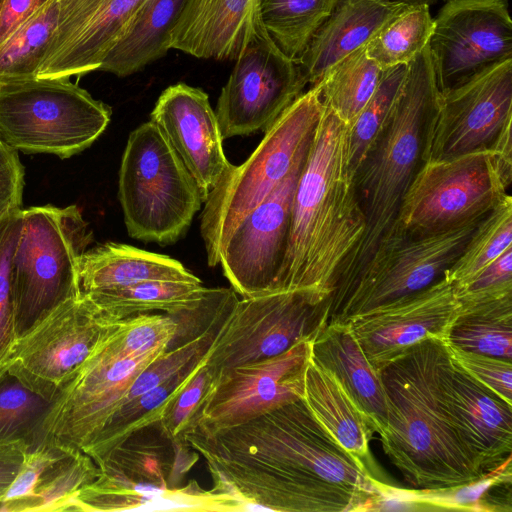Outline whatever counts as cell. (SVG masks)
<instances>
[{
    "mask_svg": "<svg viewBox=\"0 0 512 512\" xmlns=\"http://www.w3.org/2000/svg\"><path fill=\"white\" fill-rule=\"evenodd\" d=\"M184 438L205 459L212 490L237 499L243 511H365L379 492L364 462L302 399L210 437Z\"/></svg>",
    "mask_w": 512,
    "mask_h": 512,
    "instance_id": "obj_1",
    "label": "cell"
},
{
    "mask_svg": "<svg viewBox=\"0 0 512 512\" xmlns=\"http://www.w3.org/2000/svg\"><path fill=\"white\" fill-rule=\"evenodd\" d=\"M349 129L324 106L294 192L278 291L330 301L342 267L364 234L365 218L349 166Z\"/></svg>",
    "mask_w": 512,
    "mask_h": 512,
    "instance_id": "obj_2",
    "label": "cell"
},
{
    "mask_svg": "<svg viewBox=\"0 0 512 512\" xmlns=\"http://www.w3.org/2000/svg\"><path fill=\"white\" fill-rule=\"evenodd\" d=\"M445 341L424 340L381 370L387 424L383 451L413 489H443L482 478L442 404L438 374Z\"/></svg>",
    "mask_w": 512,
    "mask_h": 512,
    "instance_id": "obj_3",
    "label": "cell"
},
{
    "mask_svg": "<svg viewBox=\"0 0 512 512\" xmlns=\"http://www.w3.org/2000/svg\"><path fill=\"white\" fill-rule=\"evenodd\" d=\"M438 91L427 45L407 64L384 128L354 175L365 230L342 267L330 298L329 316L345 301L398 219L420 165L424 123Z\"/></svg>",
    "mask_w": 512,
    "mask_h": 512,
    "instance_id": "obj_4",
    "label": "cell"
},
{
    "mask_svg": "<svg viewBox=\"0 0 512 512\" xmlns=\"http://www.w3.org/2000/svg\"><path fill=\"white\" fill-rule=\"evenodd\" d=\"M323 109L318 85L303 92L265 131L249 158L239 166L231 164L208 194L200 232L210 267L219 264L222 247L236 226L288 175L309 148Z\"/></svg>",
    "mask_w": 512,
    "mask_h": 512,
    "instance_id": "obj_5",
    "label": "cell"
},
{
    "mask_svg": "<svg viewBox=\"0 0 512 512\" xmlns=\"http://www.w3.org/2000/svg\"><path fill=\"white\" fill-rule=\"evenodd\" d=\"M118 198L128 235L159 245L177 242L204 203L195 179L150 120L129 134Z\"/></svg>",
    "mask_w": 512,
    "mask_h": 512,
    "instance_id": "obj_6",
    "label": "cell"
},
{
    "mask_svg": "<svg viewBox=\"0 0 512 512\" xmlns=\"http://www.w3.org/2000/svg\"><path fill=\"white\" fill-rule=\"evenodd\" d=\"M91 241L92 233L75 205L23 209L11 263L17 337L78 293L79 259Z\"/></svg>",
    "mask_w": 512,
    "mask_h": 512,
    "instance_id": "obj_7",
    "label": "cell"
},
{
    "mask_svg": "<svg viewBox=\"0 0 512 512\" xmlns=\"http://www.w3.org/2000/svg\"><path fill=\"white\" fill-rule=\"evenodd\" d=\"M111 115L107 104L70 78L0 85V140L23 153L76 155L105 131Z\"/></svg>",
    "mask_w": 512,
    "mask_h": 512,
    "instance_id": "obj_8",
    "label": "cell"
},
{
    "mask_svg": "<svg viewBox=\"0 0 512 512\" xmlns=\"http://www.w3.org/2000/svg\"><path fill=\"white\" fill-rule=\"evenodd\" d=\"M511 180L512 173L491 147L420 162L386 240L397 234H433L481 220L509 194Z\"/></svg>",
    "mask_w": 512,
    "mask_h": 512,
    "instance_id": "obj_9",
    "label": "cell"
},
{
    "mask_svg": "<svg viewBox=\"0 0 512 512\" xmlns=\"http://www.w3.org/2000/svg\"><path fill=\"white\" fill-rule=\"evenodd\" d=\"M198 453L160 424L133 433L98 461L99 473L75 498V511L165 510Z\"/></svg>",
    "mask_w": 512,
    "mask_h": 512,
    "instance_id": "obj_10",
    "label": "cell"
},
{
    "mask_svg": "<svg viewBox=\"0 0 512 512\" xmlns=\"http://www.w3.org/2000/svg\"><path fill=\"white\" fill-rule=\"evenodd\" d=\"M330 301L300 291L279 290L237 300L204 355L213 375L283 353L313 338L329 320Z\"/></svg>",
    "mask_w": 512,
    "mask_h": 512,
    "instance_id": "obj_11",
    "label": "cell"
},
{
    "mask_svg": "<svg viewBox=\"0 0 512 512\" xmlns=\"http://www.w3.org/2000/svg\"><path fill=\"white\" fill-rule=\"evenodd\" d=\"M114 323L78 292L17 337L6 370L53 402Z\"/></svg>",
    "mask_w": 512,
    "mask_h": 512,
    "instance_id": "obj_12",
    "label": "cell"
},
{
    "mask_svg": "<svg viewBox=\"0 0 512 512\" xmlns=\"http://www.w3.org/2000/svg\"><path fill=\"white\" fill-rule=\"evenodd\" d=\"M312 339H302L276 356L216 373L186 433L210 437L303 399Z\"/></svg>",
    "mask_w": 512,
    "mask_h": 512,
    "instance_id": "obj_13",
    "label": "cell"
},
{
    "mask_svg": "<svg viewBox=\"0 0 512 512\" xmlns=\"http://www.w3.org/2000/svg\"><path fill=\"white\" fill-rule=\"evenodd\" d=\"M168 348L119 357L98 343L53 400L42 424L40 443L85 453L121 405L136 377Z\"/></svg>",
    "mask_w": 512,
    "mask_h": 512,
    "instance_id": "obj_14",
    "label": "cell"
},
{
    "mask_svg": "<svg viewBox=\"0 0 512 512\" xmlns=\"http://www.w3.org/2000/svg\"><path fill=\"white\" fill-rule=\"evenodd\" d=\"M481 220L433 234H397L390 237L378 248L345 301L329 320L348 321L379 305L428 287L459 257Z\"/></svg>",
    "mask_w": 512,
    "mask_h": 512,
    "instance_id": "obj_15",
    "label": "cell"
},
{
    "mask_svg": "<svg viewBox=\"0 0 512 512\" xmlns=\"http://www.w3.org/2000/svg\"><path fill=\"white\" fill-rule=\"evenodd\" d=\"M512 120V60L434 96L427 111L421 161L489 148Z\"/></svg>",
    "mask_w": 512,
    "mask_h": 512,
    "instance_id": "obj_16",
    "label": "cell"
},
{
    "mask_svg": "<svg viewBox=\"0 0 512 512\" xmlns=\"http://www.w3.org/2000/svg\"><path fill=\"white\" fill-rule=\"evenodd\" d=\"M440 93L512 60L507 0H447L428 43Z\"/></svg>",
    "mask_w": 512,
    "mask_h": 512,
    "instance_id": "obj_17",
    "label": "cell"
},
{
    "mask_svg": "<svg viewBox=\"0 0 512 512\" xmlns=\"http://www.w3.org/2000/svg\"><path fill=\"white\" fill-rule=\"evenodd\" d=\"M235 61L215 110L223 139L265 132L307 85L297 62L269 34Z\"/></svg>",
    "mask_w": 512,
    "mask_h": 512,
    "instance_id": "obj_18",
    "label": "cell"
},
{
    "mask_svg": "<svg viewBox=\"0 0 512 512\" xmlns=\"http://www.w3.org/2000/svg\"><path fill=\"white\" fill-rule=\"evenodd\" d=\"M308 149L272 192L242 219L222 247L219 264L231 288L243 298L278 291L294 192Z\"/></svg>",
    "mask_w": 512,
    "mask_h": 512,
    "instance_id": "obj_19",
    "label": "cell"
},
{
    "mask_svg": "<svg viewBox=\"0 0 512 512\" xmlns=\"http://www.w3.org/2000/svg\"><path fill=\"white\" fill-rule=\"evenodd\" d=\"M453 285L441 276L428 287L359 314L348 322L374 368L427 339L446 341L459 315Z\"/></svg>",
    "mask_w": 512,
    "mask_h": 512,
    "instance_id": "obj_20",
    "label": "cell"
},
{
    "mask_svg": "<svg viewBox=\"0 0 512 512\" xmlns=\"http://www.w3.org/2000/svg\"><path fill=\"white\" fill-rule=\"evenodd\" d=\"M438 388L460 441L482 474L511 460L512 405L456 366L447 349Z\"/></svg>",
    "mask_w": 512,
    "mask_h": 512,
    "instance_id": "obj_21",
    "label": "cell"
},
{
    "mask_svg": "<svg viewBox=\"0 0 512 512\" xmlns=\"http://www.w3.org/2000/svg\"><path fill=\"white\" fill-rule=\"evenodd\" d=\"M150 121L195 179L205 201L231 166L207 93L185 83L171 85L159 96Z\"/></svg>",
    "mask_w": 512,
    "mask_h": 512,
    "instance_id": "obj_22",
    "label": "cell"
},
{
    "mask_svg": "<svg viewBox=\"0 0 512 512\" xmlns=\"http://www.w3.org/2000/svg\"><path fill=\"white\" fill-rule=\"evenodd\" d=\"M267 34L261 0H185L169 46L197 58L236 60Z\"/></svg>",
    "mask_w": 512,
    "mask_h": 512,
    "instance_id": "obj_23",
    "label": "cell"
},
{
    "mask_svg": "<svg viewBox=\"0 0 512 512\" xmlns=\"http://www.w3.org/2000/svg\"><path fill=\"white\" fill-rule=\"evenodd\" d=\"M411 5L394 0H341L296 60L307 84L319 83L331 67L366 46Z\"/></svg>",
    "mask_w": 512,
    "mask_h": 512,
    "instance_id": "obj_24",
    "label": "cell"
},
{
    "mask_svg": "<svg viewBox=\"0 0 512 512\" xmlns=\"http://www.w3.org/2000/svg\"><path fill=\"white\" fill-rule=\"evenodd\" d=\"M147 1L104 0L76 30L48 45L36 77H80L98 70Z\"/></svg>",
    "mask_w": 512,
    "mask_h": 512,
    "instance_id": "obj_25",
    "label": "cell"
},
{
    "mask_svg": "<svg viewBox=\"0 0 512 512\" xmlns=\"http://www.w3.org/2000/svg\"><path fill=\"white\" fill-rule=\"evenodd\" d=\"M311 359L338 380L374 431L381 434L387 424L381 371L369 362L349 323L328 320L311 341Z\"/></svg>",
    "mask_w": 512,
    "mask_h": 512,
    "instance_id": "obj_26",
    "label": "cell"
},
{
    "mask_svg": "<svg viewBox=\"0 0 512 512\" xmlns=\"http://www.w3.org/2000/svg\"><path fill=\"white\" fill-rule=\"evenodd\" d=\"M143 281L201 282L174 258L122 243L95 246L79 259V294Z\"/></svg>",
    "mask_w": 512,
    "mask_h": 512,
    "instance_id": "obj_27",
    "label": "cell"
},
{
    "mask_svg": "<svg viewBox=\"0 0 512 512\" xmlns=\"http://www.w3.org/2000/svg\"><path fill=\"white\" fill-rule=\"evenodd\" d=\"M302 400L344 450L363 462L369 458L374 428L338 380L312 359Z\"/></svg>",
    "mask_w": 512,
    "mask_h": 512,
    "instance_id": "obj_28",
    "label": "cell"
},
{
    "mask_svg": "<svg viewBox=\"0 0 512 512\" xmlns=\"http://www.w3.org/2000/svg\"><path fill=\"white\" fill-rule=\"evenodd\" d=\"M211 291L202 282L143 281L80 295L108 320L119 321L141 313L193 311Z\"/></svg>",
    "mask_w": 512,
    "mask_h": 512,
    "instance_id": "obj_29",
    "label": "cell"
},
{
    "mask_svg": "<svg viewBox=\"0 0 512 512\" xmlns=\"http://www.w3.org/2000/svg\"><path fill=\"white\" fill-rule=\"evenodd\" d=\"M185 0H148L98 70L128 76L164 56Z\"/></svg>",
    "mask_w": 512,
    "mask_h": 512,
    "instance_id": "obj_30",
    "label": "cell"
},
{
    "mask_svg": "<svg viewBox=\"0 0 512 512\" xmlns=\"http://www.w3.org/2000/svg\"><path fill=\"white\" fill-rule=\"evenodd\" d=\"M202 358L194 359L157 387L123 402L85 453L97 463L133 433L158 424L172 394L189 379Z\"/></svg>",
    "mask_w": 512,
    "mask_h": 512,
    "instance_id": "obj_31",
    "label": "cell"
},
{
    "mask_svg": "<svg viewBox=\"0 0 512 512\" xmlns=\"http://www.w3.org/2000/svg\"><path fill=\"white\" fill-rule=\"evenodd\" d=\"M446 342L466 351L512 360V295L460 305Z\"/></svg>",
    "mask_w": 512,
    "mask_h": 512,
    "instance_id": "obj_32",
    "label": "cell"
},
{
    "mask_svg": "<svg viewBox=\"0 0 512 512\" xmlns=\"http://www.w3.org/2000/svg\"><path fill=\"white\" fill-rule=\"evenodd\" d=\"M98 473L89 455L72 450L45 471L28 496L0 503V512L75 511L77 494Z\"/></svg>",
    "mask_w": 512,
    "mask_h": 512,
    "instance_id": "obj_33",
    "label": "cell"
},
{
    "mask_svg": "<svg viewBox=\"0 0 512 512\" xmlns=\"http://www.w3.org/2000/svg\"><path fill=\"white\" fill-rule=\"evenodd\" d=\"M58 14L59 0H47L0 41V85L36 77Z\"/></svg>",
    "mask_w": 512,
    "mask_h": 512,
    "instance_id": "obj_34",
    "label": "cell"
},
{
    "mask_svg": "<svg viewBox=\"0 0 512 512\" xmlns=\"http://www.w3.org/2000/svg\"><path fill=\"white\" fill-rule=\"evenodd\" d=\"M381 74L364 46L331 67L316 85L324 106L351 126L376 90Z\"/></svg>",
    "mask_w": 512,
    "mask_h": 512,
    "instance_id": "obj_35",
    "label": "cell"
},
{
    "mask_svg": "<svg viewBox=\"0 0 512 512\" xmlns=\"http://www.w3.org/2000/svg\"><path fill=\"white\" fill-rule=\"evenodd\" d=\"M340 1L261 0V18L279 49L296 61Z\"/></svg>",
    "mask_w": 512,
    "mask_h": 512,
    "instance_id": "obj_36",
    "label": "cell"
},
{
    "mask_svg": "<svg viewBox=\"0 0 512 512\" xmlns=\"http://www.w3.org/2000/svg\"><path fill=\"white\" fill-rule=\"evenodd\" d=\"M512 247V198L506 195L477 225L463 251L443 275L454 288L473 279Z\"/></svg>",
    "mask_w": 512,
    "mask_h": 512,
    "instance_id": "obj_37",
    "label": "cell"
},
{
    "mask_svg": "<svg viewBox=\"0 0 512 512\" xmlns=\"http://www.w3.org/2000/svg\"><path fill=\"white\" fill-rule=\"evenodd\" d=\"M434 26L428 4H413L387 22L366 45L383 71L408 64L429 43Z\"/></svg>",
    "mask_w": 512,
    "mask_h": 512,
    "instance_id": "obj_38",
    "label": "cell"
},
{
    "mask_svg": "<svg viewBox=\"0 0 512 512\" xmlns=\"http://www.w3.org/2000/svg\"><path fill=\"white\" fill-rule=\"evenodd\" d=\"M51 404L6 370L0 379V448L38 445Z\"/></svg>",
    "mask_w": 512,
    "mask_h": 512,
    "instance_id": "obj_39",
    "label": "cell"
},
{
    "mask_svg": "<svg viewBox=\"0 0 512 512\" xmlns=\"http://www.w3.org/2000/svg\"><path fill=\"white\" fill-rule=\"evenodd\" d=\"M178 315L150 312L115 321L99 346L119 357L137 356L162 346L170 347L180 331Z\"/></svg>",
    "mask_w": 512,
    "mask_h": 512,
    "instance_id": "obj_40",
    "label": "cell"
},
{
    "mask_svg": "<svg viewBox=\"0 0 512 512\" xmlns=\"http://www.w3.org/2000/svg\"><path fill=\"white\" fill-rule=\"evenodd\" d=\"M407 64L382 71L373 95L349 129V166L353 174L379 137L391 113Z\"/></svg>",
    "mask_w": 512,
    "mask_h": 512,
    "instance_id": "obj_41",
    "label": "cell"
},
{
    "mask_svg": "<svg viewBox=\"0 0 512 512\" xmlns=\"http://www.w3.org/2000/svg\"><path fill=\"white\" fill-rule=\"evenodd\" d=\"M504 484H511V460L474 482L443 489H405V492L416 510L499 511L497 505L502 504L490 492Z\"/></svg>",
    "mask_w": 512,
    "mask_h": 512,
    "instance_id": "obj_42",
    "label": "cell"
},
{
    "mask_svg": "<svg viewBox=\"0 0 512 512\" xmlns=\"http://www.w3.org/2000/svg\"><path fill=\"white\" fill-rule=\"evenodd\" d=\"M23 209L0 214V365L5 366L17 339L11 285V263L20 236Z\"/></svg>",
    "mask_w": 512,
    "mask_h": 512,
    "instance_id": "obj_43",
    "label": "cell"
},
{
    "mask_svg": "<svg viewBox=\"0 0 512 512\" xmlns=\"http://www.w3.org/2000/svg\"><path fill=\"white\" fill-rule=\"evenodd\" d=\"M213 378L214 375L202 358L192 371L189 379L172 394L159 422L163 432L170 439L184 438V434L208 392Z\"/></svg>",
    "mask_w": 512,
    "mask_h": 512,
    "instance_id": "obj_44",
    "label": "cell"
},
{
    "mask_svg": "<svg viewBox=\"0 0 512 512\" xmlns=\"http://www.w3.org/2000/svg\"><path fill=\"white\" fill-rule=\"evenodd\" d=\"M445 344L456 366L512 405V360L466 351L446 341Z\"/></svg>",
    "mask_w": 512,
    "mask_h": 512,
    "instance_id": "obj_45",
    "label": "cell"
},
{
    "mask_svg": "<svg viewBox=\"0 0 512 512\" xmlns=\"http://www.w3.org/2000/svg\"><path fill=\"white\" fill-rule=\"evenodd\" d=\"M72 450L75 449H67L49 442H41L28 449L20 472L0 503L10 502L28 496L45 471L54 463L68 455Z\"/></svg>",
    "mask_w": 512,
    "mask_h": 512,
    "instance_id": "obj_46",
    "label": "cell"
},
{
    "mask_svg": "<svg viewBox=\"0 0 512 512\" xmlns=\"http://www.w3.org/2000/svg\"><path fill=\"white\" fill-rule=\"evenodd\" d=\"M24 167L18 151L0 140V214L21 208Z\"/></svg>",
    "mask_w": 512,
    "mask_h": 512,
    "instance_id": "obj_47",
    "label": "cell"
},
{
    "mask_svg": "<svg viewBox=\"0 0 512 512\" xmlns=\"http://www.w3.org/2000/svg\"><path fill=\"white\" fill-rule=\"evenodd\" d=\"M47 0H0V41L27 20Z\"/></svg>",
    "mask_w": 512,
    "mask_h": 512,
    "instance_id": "obj_48",
    "label": "cell"
},
{
    "mask_svg": "<svg viewBox=\"0 0 512 512\" xmlns=\"http://www.w3.org/2000/svg\"><path fill=\"white\" fill-rule=\"evenodd\" d=\"M28 449L24 445L0 448V501L20 472Z\"/></svg>",
    "mask_w": 512,
    "mask_h": 512,
    "instance_id": "obj_49",
    "label": "cell"
},
{
    "mask_svg": "<svg viewBox=\"0 0 512 512\" xmlns=\"http://www.w3.org/2000/svg\"><path fill=\"white\" fill-rule=\"evenodd\" d=\"M394 1H400L408 4H428L436 2L437 0H394ZM447 1V0H444Z\"/></svg>",
    "mask_w": 512,
    "mask_h": 512,
    "instance_id": "obj_50",
    "label": "cell"
},
{
    "mask_svg": "<svg viewBox=\"0 0 512 512\" xmlns=\"http://www.w3.org/2000/svg\"><path fill=\"white\" fill-rule=\"evenodd\" d=\"M6 372V367L5 366H1L0 365V379L2 378V376L5 374Z\"/></svg>",
    "mask_w": 512,
    "mask_h": 512,
    "instance_id": "obj_51",
    "label": "cell"
}]
</instances>
